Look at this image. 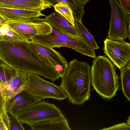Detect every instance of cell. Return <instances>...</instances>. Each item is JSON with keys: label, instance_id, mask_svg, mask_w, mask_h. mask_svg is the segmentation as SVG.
I'll return each mask as SVG.
<instances>
[{"label": "cell", "instance_id": "obj_1", "mask_svg": "<svg viewBox=\"0 0 130 130\" xmlns=\"http://www.w3.org/2000/svg\"><path fill=\"white\" fill-rule=\"evenodd\" d=\"M28 41L0 39V60L16 72L22 71L50 78L54 69L31 49Z\"/></svg>", "mask_w": 130, "mask_h": 130}, {"label": "cell", "instance_id": "obj_2", "mask_svg": "<svg viewBox=\"0 0 130 130\" xmlns=\"http://www.w3.org/2000/svg\"><path fill=\"white\" fill-rule=\"evenodd\" d=\"M91 67L86 62L74 59L68 63L60 86L71 104L81 105L90 95Z\"/></svg>", "mask_w": 130, "mask_h": 130}, {"label": "cell", "instance_id": "obj_3", "mask_svg": "<svg viewBox=\"0 0 130 130\" xmlns=\"http://www.w3.org/2000/svg\"><path fill=\"white\" fill-rule=\"evenodd\" d=\"M91 75L93 88L101 96L109 99L115 96L119 87V78L113 64L106 56L94 58Z\"/></svg>", "mask_w": 130, "mask_h": 130}, {"label": "cell", "instance_id": "obj_4", "mask_svg": "<svg viewBox=\"0 0 130 130\" xmlns=\"http://www.w3.org/2000/svg\"><path fill=\"white\" fill-rule=\"evenodd\" d=\"M51 25L52 29L50 33L45 35L36 36L31 39L49 47L53 48L66 47L94 58L96 57L94 50L82 37H78L66 34Z\"/></svg>", "mask_w": 130, "mask_h": 130}, {"label": "cell", "instance_id": "obj_5", "mask_svg": "<svg viewBox=\"0 0 130 130\" xmlns=\"http://www.w3.org/2000/svg\"><path fill=\"white\" fill-rule=\"evenodd\" d=\"M65 117L60 110L53 104L41 100L25 107L17 115V119L29 126L46 120Z\"/></svg>", "mask_w": 130, "mask_h": 130}, {"label": "cell", "instance_id": "obj_6", "mask_svg": "<svg viewBox=\"0 0 130 130\" xmlns=\"http://www.w3.org/2000/svg\"><path fill=\"white\" fill-rule=\"evenodd\" d=\"M111 13L108 37L111 39L124 41L130 38V14L126 13L118 0H109Z\"/></svg>", "mask_w": 130, "mask_h": 130}, {"label": "cell", "instance_id": "obj_7", "mask_svg": "<svg viewBox=\"0 0 130 130\" xmlns=\"http://www.w3.org/2000/svg\"><path fill=\"white\" fill-rule=\"evenodd\" d=\"M26 90L41 100L50 98L59 101L67 98L66 93L60 86L53 82L44 80L39 75L30 73L27 74Z\"/></svg>", "mask_w": 130, "mask_h": 130}, {"label": "cell", "instance_id": "obj_8", "mask_svg": "<svg viewBox=\"0 0 130 130\" xmlns=\"http://www.w3.org/2000/svg\"><path fill=\"white\" fill-rule=\"evenodd\" d=\"M6 23L12 30L28 40L36 36L48 34L52 29L48 23L39 18L24 21H7Z\"/></svg>", "mask_w": 130, "mask_h": 130}, {"label": "cell", "instance_id": "obj_9", "mask_svg": "<svg viewBox=\"0 0 130 130\" xmlns=\"http://www.w3.org/2000/svg\"><path fill=\"white\" fill-rule=\"evenodd\" d=\"M27 42L31 49L45 61L49 66L55 68L61 76L64 74L68 63L65 57L60 53L31 39L28 40Z\"/></svg>", "mask_w": 130, "mask_h": 130}, {"label": "cell", "instance_id": "obj_10", "mask_svg": "<svg viewBox=\"0 0 130 130\" xmlns=\"http://www.w3.org/2000/svg\"><path fill=\"white\" fill-rule=\"evenodd\" d=\"M104 43V53L112 63L120 69L125 67L130 61V43L106 38Z\"/></svg>", "mask_w": 130, "mask_h": 130}, {"label": "cell", "instance_id": "obj_11", "mask_svg": "<svg viewBox=\"0 0 130 130\" xmlns=\"http://www.w3.org/2000/svg\"><path fill=\"white\" fill-rule=\"evenodd\" d=\"M8 80L0 81V94L5 98L13 97L26 90L27 73L20 71Z\"/></svg>", "mask_w": 130, "mask_h": 130}, {"label": "cell", "instance_id": "obj_12", "mask_svg": "<svg viewBox=\"0 0 130 130\" xmlns=\"http://www.w3.org/2000/svg\"><path fill=\"white\" fill-rule=\"evenodd\" d=\"M41 100L25 90L15 96L7 99L6 111L17 119V115L23 109Z\"/></svg>", "mask_w": 130, "mask_h": 130}, {"label": "cell", "instance_id": "obj_13", "mask_svg": "<svg viewBox=\"0 0 130 130\" xmlns=\"http://www.w3.org/2000/svg\"><path fill=\"white\" fill-rule=\"evenodd\" d=\"M51 5L45 0H0V7L41 11Z\"/></svg>", "mask_w": 130, "mask_h": 130}, {"label": "cell", "instance_id": "obj_14", "mask_svg": "<svg viewBox=\"0 0 130 130\" xmlns=\"http://www.w3.org/2000/svg\"><path fill=\"white\" fill-rule=\"evenodd\" d=\"M0 15L7 21H21L41 16L46 17L41 11L0 7Z\"/></svg>", "mask_w": 130, "mask_h": 130}, {"label": "cell", "instance_id": "obj_15", "mask_svg": "<svg viewBox=\"0 0 130 130\" xmlns=\"http://www.w3.org/2000/svg\"><path fill=\"white\" fill-rule=\"evenodd\" d=\"M42 20L50 25L63 32L70 35L81 37L78 33L75 26H73L67 20L56 12L50 14Z\"/></svg>", "mask_w": 130, "mask_h": 130}, {"label": "cell", "instance_id": "obj_16", "mask_svg": "<svg viewBox=\"0 0 130 130\" xmlns=\"http://www.w3.org/2000/svg\"><path fill=\"white\" fill-rule=\"evenodd\" d=\"M32 130H71L67 119H48L37 122L30 126Z\"/></svg>", "mask_w": 130, "mask_h": 130}, {"label": "cell", "instance_id": "obj_17", "mask_svg": "<svg viewBox=\"0 0 130 130\" xmlns=\"http://www.w3.org/2000/svg\"><path fill=\"white\" fill-rule=\"evenodd\" d=\"M53 7L57 4L62 2L67 4L72 10L74 20L82 22V18L85 13L84 7L74 0H45Z\"/></svg>", "mask_w": 130, "mask_h": 130}, {"label": "cell", "instance_id": "obj_18", "mask_svg": "<svg viewBox=\"0 0 130 130\" xmlns=\"http://www.w3.org/2000/svg\"><path fill=\"white\" fill-rule=\"evenodd\" d=\"M75 27L80 36L94 50L100 48L96 42L93 35L88 31L82 22L74 20Z\"/></svg>", "mask_w": 130, "mask_h": 130}, {"label": "cell", "instance_id": "obj_19", "mask_svg": "<svg viewBox=\"0 0 130 130\" xmlns=\"http://www.w3.org/2000/svg\"><path fill=\"white\" fill-rule=\"evenodd\" d=\"M120 70L122 90L125 97L130 101V61Z\"/></svg>", "mask_w": 130, "mask_h": 130}, {"label": "cell", "instance_id": "obj_20", "mask_svg": "<svg viewBox=\"0 0 130 130\" xmlns=\"http://www.w3.org/2000/svg\"><path fill=\"white\" fill-rule=\"evenodd\" d=\"M54 7L56 12L63 16L73 26H75L72 11L67 4L60 2Z\"/></svg>", "mask_w": 130, "mask_h": 130}, {"label": "cell", "instance_id": "obj_21", "mask_svg": "<svg viewBox=\"0 0 130 130\" xmlns=\"http://www.w3.org/2000/svg\"><path fill=\"white\" fill-rule=\"evenodd\" d=\"M17 75L16 72L11 67L1 61L0 64V81H5Z\"/></svg>", "mask_w": 130, "mask_h": 130}, {"label": "cell", "instance_id": "obj_22", "mask_svg": "<svg viewBox=\"0 0 130 130\" xmlns=\"http://www.w3.org/2000/svg\"><path fill=\"white\" fill-rule=\"evenodd\" d=\"M0 39L4 40H28L24 37L13 31L9 27V29L6 34L0 37Z\"/></svg>", "mask_w": 130, "mask_h": 130}, {"label": "cell", "instance_id": "obj_23", "mask_svg": "<svg viewBox=\"0 0 130 130\" xmlns=\"http://www.w3.org/2000/svg\"><path fill=\"white\" fill-rule=\"evenodd\" d=\"M103 130H130V125L127 123L123 122L115 125L108 128H105L101 129Z\"/></svg>", "mask_w": 130, "mask_h": 130}, {"label": "cell", "instance_id": "obj_24", "mask_svg": "<svg viewBox=\"0 0 130 130\" xmlns=\"http://www.w3.org/2000/svg\"><path fill=\"white\" fill-rule=\"evenodd\" d=\"M25 129L22 124L16 119L12 117L11 118L10 130H24Z\"/></svg>", "mask_w": 130, "mask_h": 130}, {"label": "cell", "instance_id": "obj_25", "mask_svg": "<svg viewBox=\"0 0 130 130\" xmlns=\"http://www.w3.org/2000/svg\"><path fill=\"white\" fill-rule=\"evenodd\" d=\"M7 99L4 98L0 94V116L4 117L8 115L6 110Z\"/></svg>", "mask_w": 130, "mask_h": 130}, {"label": "cell", "instance_id": "obj_26", "mask_svg": "<svg viewBox=\"0 0 130 130\" xmlns=\"http://www.w3.org/2000/svg\"><path fill=\"white\" fill-rule=\"evenodd\" d=\"M123 10L127 14H130V0H118Z\"/></svg>", "mask_w": 130, "mask_h": 130}, {"label": "cell", "instance_id": "obj_27", "mask_svg": "<svg viewBox=\"0 0 130 130\" xmlns=\"http://www.w3.org/2000/svg\"><path fill=\"white\" fill-rule=\"evenodd\" d=\"M9 29V27L6 23L3 24L0 27V31L2 35L3 36L6 35Z\"/></svg>", "mask_w": 130, "mask_h": 130}, {"label": "cell", "instance_id": "obj_28", "mask_svg": "<svg viewBox=\"0 0 130 130\" xmlns=\"http://www.w3.org/2000/svg\"><path fill=\"white\" fill-rule=\"evenodd\" d=\"M78 4L84 7L85 5L90 0H74Z\"/></svg>", "mask_w": 130, "mask_h": 130}, {"label": "cell", "instance_id": "obj_29", "mask_svg": "<svg viewBox=\"0 0 130 130\" xmlns=\"http://www.w3.org/2000/svg\"><path fill=\"white\" fill-rule=\"evenodd\" d=\"M7 21L0 15V27L3 24L6 23Z\"/></svg>", "mask_w": 130, "mask_h": 130}, {"label": "cell", "instance_id": "obj_30", "mask_svg": "<svg viewBox=\"0 0 130 130\" xmlns=\"http://www.w3.org/2000/svg\"><path fill=\"white\" fill-rule=\"evenodd\" d=\"M127 123L129 125H130V116H129L128 118V119L127 120Z\"/></svg>", "mask_w": 130, "mask_h": 130}, {"label": "cell", "instance_id": "obj_31", "mask_svg": "<svg viewBox=\"0 0 130 130\" xmlns=\"http://www.w3.org/2000/svg\"><path fill=\"white\" fill-rule=\"evenodd\" d=\"M3 118H4L0 116V121H1Z\"/></svg>", "mask_w": 130, "mask_h": 130}, {"label": "cell", "instance_id": "obj_32", "mask_svg": "<svg viewBox=\"0 0 130 130\" xmlns=\"http://www.w3.org/2000/svg\"><path fill=\"white\" fill-rule=\"evenodd\" d=\"M1 36H2V35L0 31V37H1Z\"/></svg>", "mask_w": 130, "mask_h": 130}]
</instances>
